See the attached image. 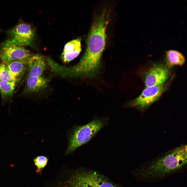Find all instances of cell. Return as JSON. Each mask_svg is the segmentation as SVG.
Here are the masks:
<instances>
[{
    "label": "cell",
    "instance_id": "6da1fadb",
    "mask_svg": "<svg viewBox=\"0 0 187 187\" xmlns=\"http://www.w3.org/2000/svg\"><path fill=\"white\" fill-rule=\"evenodd\" d=\"M109 12L104 10L94 19L88 36L84 54L79 62L71 68L72 73L76 77L93 78L98 75L106 45V30L109 21Z\"/></svg>",
    "mask_w": 187,
    "mask_h": 187
},
{
    "label": "cell",
    "instance_id": "7a4b0ae2",
    "mask_svg": "<svg viewBox=\"0 0 187 187\" xmlns=\"http://www.w3.org/2000/svg\"><path fill=\"white\" fill-rule=\"evenodd\" d=\"M187 163V146L183 144L144 162L132 174L139 182H157L181 171Z\"/></svg>",
    "mask_w": 187,
    "mask_h": 187
},
{
    "label": "cell",
    "instance_id": "3957f363",
    "mask_svg": "<svg viewBox=\"0 0 187 187\" xmlns=\"http://www.w3.org/2000/svg\"><path fill=\"white\" fill-rule=\"evenodd\" d=\"M64 170L54 187H122L96 171L81 167Z\"/></svg>",
    "mask_w": 187,
    "mask_h": 187
},
{
    "label": "cell",
    "instance_id": "277c9868",
    "mask_svg": "<svg viewBox=\"0 0 187 187\" xmlns=\"http://www.w3.org/2000/svg\"><path fill=\"white\" fill-rule=\"evenodd\" d=\"M108 123V118L95 116L86 124L75 125L69 133L68 146L64 155L72 154L79 147L88 143Z\"/></svg>",
    "mask_w": 187,
    "mask_h": 187
},
{
    "label": "cell",
    "instance_id": "5b68a950",
    "mask_svg": "<svg viewBox=\"0 0 187 187\" xmlns=\"http://www.w3.org/2000/svg\"><path fill=\"white\" fill-rule=\"evenodd\" d=\"M165 88L163 84L146 87L139 96L129 102L127 106L143 110L158 100Z\"/></svg>",
    "mask_w": 187,
    "mask_h": 187
},
{
    "label": "cell",
    "instance_id": "8992f818",
    "mask_svg": "<svg viewBox=\"0 0 187 187\" xmlns=\"http://www.w3.org/2000/svg\"><path fill=\"white\" fill-rule=\"evenodd\" d=\"M10 36L6 41L9 43L23 46H33L35 31L29 24L21 23L8 31Z\"/></svg>",
    "mask_w": 187,
    "mask_h": 187
},
{
    "label": "cell",
    "instance_id": "52a82bcc",
    "mask_svg": "<svg viewBox=\"0 0 187 187\" xmlns=\"http://www.w3.org/2000/svg\"><path fill=\"white\" fill-rule=\"evenodd\" d=\"M0 50V58L5 63L27 59L32 55L23 46L10 43L6 41L3 44Z\"/></svg>",
    "mask_w": 187,
    "mask_h": 187
},
{
    "label": "cell",
    "instance_id": "ba28073f",
    "mask_svg": "<svg viewBox=\"0 0 187 187\" xmlns=\"http://www.w3.org/2000/svg\"><path fill=\"white\" fill-rule=\"evenodd\" d=\"M169 71L166 67L157 65L153 66L146 76L145 83L146 87L163 84L168 77Z\"/></svg>",
    "mask_w": 187,
    "mask_h": 187
},
{
    "label": "cell",
    "instance_id": "9c48e42d",
    "mask_svg": "<svg viewBox=\"0 0 187 187\" xmlns=\"http://www.w3.org/2000/svg\"><path fill=\"white\" fill-rule=\"evenodd\" d=\"M47 64L44 56L38 54L31 55L28 59V77L42 76L46 68Z\"/></svg>",
    "mask_w": 187,
    "mask_h": 187
},
{
    "label": "cell",
    "instance_id": "30bf717a",
    "mask_svg": "<svg viewBox=\"0 0 187 187\" xmlns=\"http://www.w3.org/2000/svg\"><path fill=\"white\" fill-rule=\"evenodd\" d=\"M81 50V39L79 38L73 40L64 45L61 58L64 62L68 63L76 58Z\"/></svg>",
    "mask_w": 187,
    "mask_h": 187
},
{
    "label": "cell",
    "instance_id": "8fae6325",
    "mask_svg": "<svg viewBox=\"0 0 187 187\" xmlns=\"http://www.w3.org/2000/svg\"><path fill=\"white\" fill-rule=\"evenodd\" d=\"M48 83V79L42 76L28 77L23 92L28 94L38 92L45 89Z\"/></svg>",
    "mask_w": 187,
    "mask_h": 187
},
{
    "label": "cell",
    "instance_id": "7c38bea8",
    "mask_svg": "<svg viewBox=\"0 0 187 187\" xmlns=\"http://www.w3.org/2000/svg\"><path fill=\"white\" fill-rule=\"evenodd\" d=\"M28 58L5 63V64L13 75L18 78L24 73L28 66Z\"/></svg>",
    "mask_w": 187,
    "mask_h": 187
},
{
    "label": "cell",
    "instance_id": "4fadbf2b",
    "mask_svg": "<svg viewBox=\"0 0 187 187\" xmlns=\"http://www.w3.org/2000/svg\"><path fill=\"white\" fill-rule=\"evenodd\" d=\"M166 55L167 63L169 66H182L185 62L184 56L177 50H168L166 52Z\"/></svg>",
    "mask_w": 187,
    "mask_h": 187
},
{
    "label": "cell",
    "instance_id": "5bb4252c",
    "mask_svg": "<svg viewBox=\"0 0 187 187\" xmlns=\"http://www.w3.org/2000/svg\"><path fill=\"white\" fill-rule=\"evenodd\" d=\"M16 83L0 80V92L3 98H6L12 95Z\"/></svg>",
    "mask_w": 187,
    "mask_h": 187
},
{
    "label": "cell",
    "instance_id": "9a60e30c",
    "mask_svg": "<svg viewBox=\"0 0 187 187\" xmlns=\"http://www.w3.org/2000/svg\"><path fill=\"white\" fill-rule=\"evenodd\" d=\"M19 80L18 78L15 77L11 73L5 64H0V80L16 82Z\"/></svg>",
    "mask_w": 187,
    "mask_h": 187
},
{
    "label": "cell",
    "instance_id": "2e32d148",
    "mask_svg": "<svg viewBox=\"0 0 187 187\" xmlns=\"http://www.w3.org/2000/svg\"><path fill=\"white\" fill-rule=\"evenodd\" d=\"M49 158L44 156H39L33 159L34 164L36 168V172L41 175H42L43 170L47 164Z\"/></svg>",
    "mask_w": 187,
    "mask_h": 187
}]
</instances>
